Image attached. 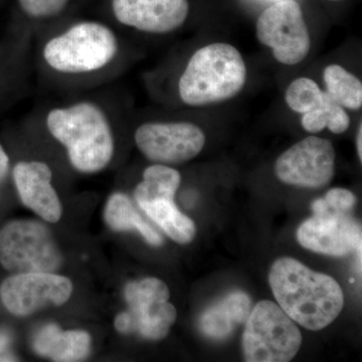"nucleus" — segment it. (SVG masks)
<instances>
[{
    "label": "nucleus",
    "mask_w": 362,
    "mask_h": 362,
    "mask_svg": "<svg viewBox=\"0 0 362 362\" xmlns=\"http://www.w3.org/2000/svg\"><path fill=\"white\" fill-rule=\"evenodd\" d=\"M30 49L40 84L62 96L113 82L129 52L123 32L103 16L59 21L35 35Z\"/></svg>",
    "instance_id": "obj_1"
},
{
    "label": "nucleus",
    "mask_w": 362,
    "mask_h": 362,
    "mask_svg": "<svg viewBox=\"0 0 362 362\" xmlns=\"http://www.w3.org/2000/svg\"><path fill=\"white\" fill-rule=\"evenodd\" d=\"M101 89L63 95L30 116L65 149L71 168L85 175L100 173L113 160L117 122L123 116L117 95Z\"/></svg>",
    "instance_id": "obj_2"
},
{
    "label": "nucleus",
    "mask_w": 362,
    "mask_h": 362,
    "mask_svg": "<svg viewBox=\"0 0 362 362\" xmlns=\"http://www.w3.org/2000/svg\"><path fill=\"white\" fill-rule=\"evenodd\" d=\"M269 283L281 309L306 329H323L341 313L344 295L337 280L297 259H278L272 266Z\"/></svg>",
    "instance_id": "obj_3"
},
{
    "label": "nucleus",
    "mask_w": 362,
    "mask_h": 362,
    "mask_svg": "<svg viewBox=\"0 0 362 362\" xmlns=\"http://www.w3.org/2000/svg\"><path fill=\"white\" fill-rule=\"evenodd\" d=\"M247 68L240 52L226 42L194 52L177 82L180 101L187 106L221 103L237 96L246 85Z\"/></svg>",
    "instance_id": "obj_4"
},
{
    "label": "nucleus",
    "mask_w": 362,
    "mask_h": 362,
    "mask_svg": "<svg viewBox=\"0 0 362 362\" xmlns=\"http://www.w3.org/2000/svg\"><path fill=\"white\" fill-rule=\"evenodd\" d=\"M301 344L299 328L279 305L265 300L251 310L243 335L245 361L288 362Z\"/></svg>",
    "instance_id": "obj_5"
},
{
    "label": "nucleus",
    "mask_w": 362,
    "mask_h": 362,
    "mask_svg": "<svg viewBox=\"0 0 362 362\" xmlns=\"http://www.w3.org/2000/svg\"><path fill=\"white\" fill-rule=\"evenodd\" d=\"M63 257L49 228L37 221H13L0 230V264L13 274L54 273Z\"/></svg>",
    "instance_id": "obj_6"
},
{
    "label": "nucleus",
    "mask_w": 362,
    "mask_h": 362,
    "mask_svg": "<svg viewBox=\"0 0 362 362\" xmlns=\"http://www.w3.org/2000/svg\"><path fill=\"white\" fill-rule=\"evenodd\" d=\"M124 297L129 309L116 317L119 332L136 333L148 340L168 337L177 313L168 302L170 293L165 283L157 278L133 281L126 285Z\"/></svg>",
    "instance_id": "obj_7"
},
{
    "label": "nucleus",
    "mask_w": 362,
    "mask_h": 362,
    "mask_svg": "<svg viewBox=\"0 0 362 362\" xmlns=\"http://www.w3.org/2000/svg\"><path fill=\"white\" fill-rule=\"evenodd\" d=\"M257 37L271 47L279 63L294 66L310 52L311 40L301 6L295 0H280L268 7L257 21Z\"/></svg>",
    "instance_id": "obj_8"
},
{
    "label": "nucleus",
    "mask_w": 362,
    "mask_h": 362,
    "mask_svg": "<svg viewBox=\"0 0 362 362\" xmlns=\"http://www.w3.org/2000/svg\"><path fill=\"white\" fill-rule=\"evenodd\" d=\"M134 142L148 160L175 165L199 156L206 144V136L194 123L148 121L136 127Z\"/></svg>",
    "instance_id": "obj_9"
},
{
    "label": "nucleus",
    "mask_w": 362,
    "mask_h": 362,
    "mask_svg": "<svg viewBox=\"0 0 362 362\" xmlns=\"http://www.w3.org/2000/svg\"><path fill=\"white\" fill-rule=\"evenodd\" d=\"M314 216L305 221L297 230V240L309 251L342 257L356 252L361 261V223L350 214L333 211L324 199L311 206Z\"/></svg>",
    "instance_id": "obj_10"
},
{
    "label": "nucleus",
    "mask_w": 362,
    "mask_h": 362,
    "mask_svg": "<svg viewBox=\"0 0 362 362\" xmlns=\"http://www.w3.org/2000/svg\"><path fill=\"white\" fill-rule=\"evenodd\" d=\"M188 0H104V16L123 30L169 35L185 25Z\"/></svg>",
    "instance_id": "obj_11"
},
{
    "label": "nucleus",
    "mask_w": 362,
    "mask_h": 362,
    "mask_svg": "<svg viewBox=\"0 0 362 362\" xmlns=\"http://www.w3.org/2000/svg\"><path fill=\"white\" fill-rule=\"evenodd\" d=\"M335 173V150L323 138H305L278 157L275 173L286 185L321 188L329 185Z\"/></svg>",
    "instance_id": "obj_12"
},
{
    "label": "nucleus",
    "mask_w": 362,
    "mask_h": 362,
    "mask_svg": "<svg viewBox=\"0 0 362 362\" xmlns=\"http://www.w3.org/2000/svg\"><path fill=\"white\" fill-rule=\"evenodd\" d=\"M71 292L73 284L68 278L44 272L13 274L0 286L2 303L18 316L66 303Z\"/></svg>",
    "instance_id": "obj_13"
},
{
    "label": "nucleus",
    "mask_w": 362,
    "mask_h": 362,
    "mask_svg": "<svg viewBox=\"0 0 362 362\" xmlns=\"http://www.w3.org/2000/svg\"><path fill=\"white\" fill-rule=\"evenodd\" d=\"M13 178L23 204L45 221L57 223L62 216V204L52 185L54 173L47 162L32 159L18 161Z\"/></svg>",
    "instance_id": "obj_14"
},
{
    "label": "nucleus",
    "mask_w": 362,
    "mask_h": 362,
    "mask_svg": "<svg viewBox=\"0 0 362 362\" xmlns=\"http://www.w3.org/2000/svg\"><path fill=\"white\" fill-rule=\"evenodd\" d=\"M251 307V299L246 293H230L202 314L199 329L211 339H225L238 325L246 322Z\"/></svg>",
    "instance_id": "obj_15"
},
{
    "label": "nucleus",
    "mask_w": 362,
    "mask_h": 362,
    "mask_svg": "<svg viewBox=\"0 0 362 362\" xmlns=\"http://www.w3.org/2000/svg\"><path fill=\"white\" fill-rule=\"evenodd\" d=\"M33 347L40 356L54 361H81L89 356L90 337L85 331H63L49 324L35 335Z\"/></svg>",
    "instance_id": "obj_16"
},
{
    "label": "nucleus",
    "mask_w": 362,
    "mask_h": 362,
    "mask_svg": "<svg viewBox=\"0 0 362 362\" xmlns=\"http://www.w3.org/2000/svg\"><path fill=\"white\" fill-rule=\"evenodd\" d=\"M86 0H16L23 21L21 37L33 40L35 35L59 21L75 16Z\"/></svg>",
    "instance_id": "obj_17"
},
{
    "label": "nucleus",
    "mask_w": 362,
    "mask_h": 362,
    "mask_svg": "<svg viewBox=\"0 0 362 362\" xmlns=\"http://www.w3.org/2000/svg\"><path fill=\"white\" fill-rule=\"evenodd\" d=\"M173 199L175 197H156L137 204L169 238L178 244H188L197 235V226L192 218L181 213Z\"/></svg>",
    "instance_id": "obj_18"
},
{
    "label": "nucleus",
    "mask_w": 362,
    "mask_h": 362,
    "mask_svg": "<svg viewBox=\"0 0 362 362\" xmlns=\"http://www.w3.org/2000/svg\"><path fill=\"white\" fill-rule=\"evenodd\" d=\"M105 221L114 230H137L152 246L163 244L161 235L140 216L127 195L116 192L107 202Z\"/></svg>",
    "instance_id": "obj_19"
},
{
    "label": "nucleus",
    "mask_w": 362,
    "mask_h": 362,
    "mask_svg": "<svg viewBox=\"0 0 362 362\" xmlns=\"http://www.w3.org/2000/svg\"><path fill=\"white\" fill-rule=\"evenodd\" d=\"M324 83L328 95L343 108L358 110L362 106L361 81L339 65L324 69Z\"/></svg>",
    "instance_id": "obj_20"
},
{
    "label": "nucleus",
    "mask_w": 362,
    "mask_h": 362,
    "mask_svg": "<svg viewBox=\"0 0 362 362\" xmlns=\"http://www.w3.org/2000/svg\"><path fill=\"white\" fill-rule=\"evenodd\" d=\"M180 182V171L169 165L154 163L143 173V180L135 188V201L139 202L161 197H175Z\"/></svg>",
    "instance_id": "obj_21"
},
{
    "label": "nucleus",
    "mask_w": 362,
    "mask_h": 362,
    "mask_svg": "<svg viewBox=\"0 0 362 362\" xmlns=\"http://www.w3.org/2000/svg\"><path fill=\"white\" fill-rule=\"evenodd\" d=\"M301 124L307 132L318 133L327 127L330 132L341 134L349 129L350 118L345 109L325 92L322 105L303 114Z\"/></svg>",
    "instance_id": "obj_22"
},
{
    "label": "nucleus",
    "mask_w": 362,
    "mask_h": 362,
    "mask_svg": "<svg viewBox=\"0 0 362 362\" xmlns=\"http://www.w3.org/2000/svg\"><path fill=\"white\" fill-rule=\"evenodd\" d=\"M325 99V90L320 89L315 81L298 78L286 90L285 100L289 108L297 113L306 114L318 108Z\"/></svg>",
    "instance_id": "obj_23"
},
{
    "label": "nucleus",
    "mask_w": 362,
    "mask_h": 362,
    "mask_svg": "<svg viewBox=\"0 0 362 362\" xmlns=\"http://www.w3.org/2000/svg\"><path fill=\"white\" fill-rule=\"evenodd\" d=\"M331 209L339 213L350 214L356 204V197L344 188H332L324 197Z\"/></svg>",
    "instance_id": "obj_24"
},
{
    "label": "nucleus",
    "mask_w": 362,
    "mask_h": 362,
    "mask_svg": "<svg viewBox=\"0 0 362 362\" xmlns=\"http://www.w3.org/2000/svg\"><path fill=\"white\" fill-rule=\"evenodd\" d=\"M9 168H11V159L6 149L0 144V187L8 175Z\"/></svg>",
    "instance_id": "obj_25"
},
{
    "label": "nucleus",
    "mask_w": 362,
    "mask_h": 362,
    "mask_svg": "<svg viewBox=\"0 0 362 362\" xmlns=\"http://www.w3.org/2000/svg\"><path fill=\"white\" fill-rule=\"evenodd\" d=\"M11 340L8 333L0 330V352L6 351L9 343H11Z\"/></svg>",
    "instance_id": "obj_26"
},
{
    "label": "nucleus",
    "mask_w": 362,
    "mask_h": 362,
    "mask_svg": "<svg viewBox=\"0 0 362 362\" xmlns=\"http://www.w3.org/2000/svg\"><path fill=\"white\" fill-rule=\"evenodd\" d=\"M356 149L359 160L362 161V125H359L356 136Z\"/></svg>",
    "instance_id": "obj_27"
},
{
    "label": "nucleus",
    "mask_w": 362,
    "mask_h": 362,
    "mask_svg": "<svg viewBox=\"0 0 362 362\" xmlns=\"http://www.w3.org/2000/svg\"><path fill=\"white\" fill-rule=\"evenodd\" d=\"M18 359L13 356H9V354H4V352H0V362L4 361H16Z\"/></svg>",
    "instance_id": "obj_28"
},
{
    "label": "nucleus",
    "mask_w": 362,
    "mask_h": 362,
    "mask_svg": "<svg viewBox=\"0 0 362 362\" xmlns=\"http://www.w3.org/2000/svg\"><path fill=\"white\" fill-rule=\"evenodd\" d=\"M330 1H340V0H330Z\"/></svg>",
    "instance_id": "obj_29"
}]
</instances>
